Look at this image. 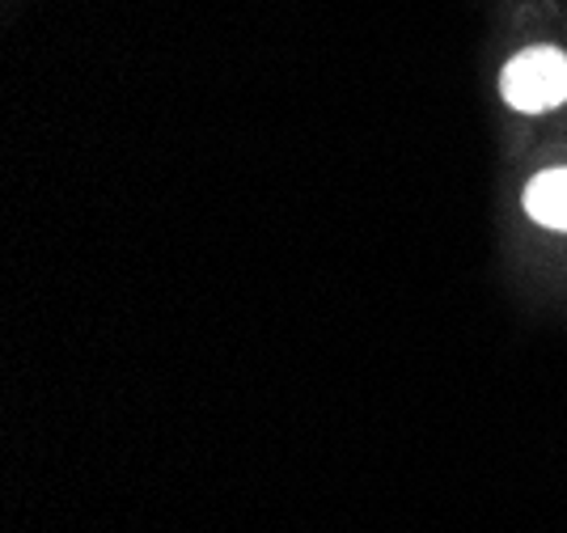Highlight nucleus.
<instances>
[{"mask_svg":"<svg viewBox=\"0 0 567 533\" xmlns=\"http://www.w3.org/2000/svg\"><path fill=\"white\" fill-rule=\"evenodd\" d=\"M525 212L546 229L567 233V170H546L525 191Z\"/></svg>","mask_w":567,"mask_h":533,"instance_id":"nucleus-2","label":"nucleus"},{"mask_svg":"<svg viewBox=\"0 0 567 533\" xmlns=\"http://www.w3.org/2000/svg\"><path fill=\"white\" fill-rule=\"evenodd\" d=\"M504 98L525 115H543L567 102V55L555 47H529L504 69Z\"/></svg>","mask_w":567,"mask_h":533,"instance_id":"nucleus-1","label":"nucleus"}]
</instances>
